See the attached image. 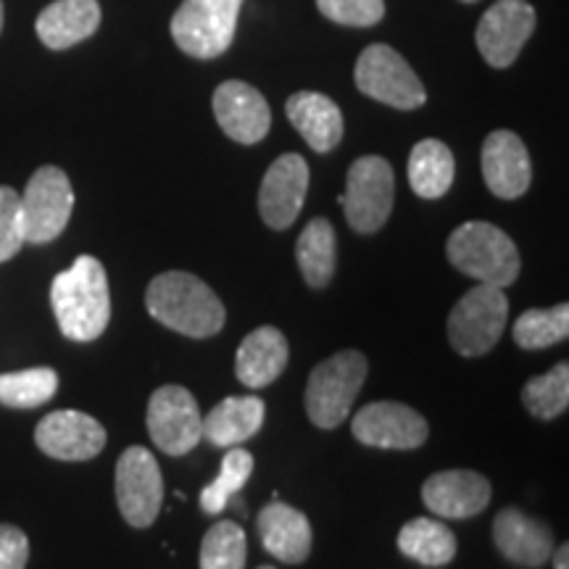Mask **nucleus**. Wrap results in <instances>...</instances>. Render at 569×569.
<instances>
[{
	"label": "nucleus",
	"mask_w": 569,
	"mask_h": 569,
	"mask_svg": "<svg viewBox=\"0 0 569 569\" xmlns=\"http://www.w3.org/2000/svg\"><path fill=\"white\" fill-rule=\"evenodd\" d=\"M569 336V303L551 309H528L515 322V343L525 351H540L565 343Z\"/></svg>",
	"instance_id": "29"
},
{
	"label": "nucleus",
	"mask_w": 569,
	"mask_h": 569,
	"mask_svg": "<svg viewBox=\"0 0 569 569\" xmlns=\"http://www.w3.org/2000/svg\"><path fill=\"white\" fill-rule=\"evenodd\" d=\"M259 538L267 553L284 565H301L311 553V522L303 511L290 507V503L272 501L261 509L259 519Z\"/></svg>",
	"instance_id": "20"
},
{
	"label": "nucleus",
	"mask_w": 569,
	"mask_h": 569,
	"mask_svg": "<svg viewBox=\"0 0 569 569\" xmlns=\"http://www.w3.org/2000/svg\"><path fill=\"white\" fill-rule=\"evenodd\" d=\"M34 443L51 459L88 461L106 448V430L96 417L84 415V411L61 409L40 419L38 430H34Z\"/></svg>",
	"instance_id": "14"
},
{
	"label": "nucleus",
	"mask_w": 569,
	"mask_h": 569,
	"mask_svg": "<svg viewBox=\"0 0 569 569\" xmlns=\"http://www.w3.org/2000/svg\"><path fill=\"white\" fill-rule=\"evenodd\" d=\"M30 561V540L13 525H0V569H24Z\"/></svg>",
	"instance_id": "35"
},
{
	"label": "nucleus",
	"mask_w": 569,
	"mask_h": 569,
	"mask_svg": "<svg viewBox=\"0 0 569 569\" xmlns=\"http://www.w3.org/2000/svg\"><path fill=\"white\" fill-rule=\"evenodd\" d=\"M369 361L361 351H340L311 369L306 386V415L322 430H336L348 419L356 396L367 382Z\"/></svg>",
	"instance_id": "4"
},
{
	"label": "nucleus",
	"mask_w": 569,
	"mask_h": 569,
	"mask_svg": "<svg viewBox=\"0 0 569 569\" xmlns=\"http://www.w3.org/2000/svg\"><path fill=\"white\" fill-rule=\"evenodd\" d=\"M0 30H3V0H0Z\"/></svg>",
	"instance_id": "37"
},
{
	"label": "nucleus",
	"mask_w": 569,
	"mask_h": 569,
	"mask_svg": "<svg viewBox=\"0 0 569 569\" xmlns=\"http://www.w3.org/2000/svg\"><path fill=\"white\" fill-rule=\"evenodd\" d=\"M148 436L159 451L184 457L201 443L203 417L196 396L182 386H163L148 401Z\"/></svg>",
	"instance_id": "11"
},
{
	"label": "nucleus",
	"mask_w": 569,
	"mask_h": 569,
	"mask_svg": "<svg viewBox=\"0 0 569 569\" xmlns=\"http://www.w3.org/2000/svg\"><path fill=\"white\" fill-rule=\"evenodd\" d=\"M353 438L369 448L388 451H415L430 436L427 419L407 403L375 401L356 411L351 419Z\"/></svg>",
	"instance_id": "12"
},
{
	"label": "nucleus",
	"mask_w": 569,
	"mask_h": 569,
	"mask_svg": "<svg viewBox=\"0 0 569 569\" xmlns=\"http://www.w3.org/2000/svg\"><path fill=\"white\" fill-rule=\"evenodd\" d=\"M284 111H288L290 124L309 142L311 151L330 153L343 140V113L338 103L322 92H296L284 103Z\"/></svg>",
	"instance_id": "21"
},
{
	"label": "nucleus",
	"mask_w": 569,
	"mask_h": 569,
	"mask_svg": "<svg viewBox=\"0 0 569 569\" xmlns=\"http://www.w3.org/2000/svg\"><path fill=\"white\" fill-rule=\"evenodd\" d=\"M398 551L425 567H443L457 557V536L438 519L417 517L398 532Z\"/></svg>",
	"instance_id": "27"
},
{
	"label": "nucleus",
	"mask_w": 569,
	"mask_h": 569,
	"mask_svg": "<svg viewBox=\"0 0 569 569\" xmlns=\"http://www.w3.org/2000/svg\"><path fill=\"white\" fill-rule=\"evenodd\" d=\"M461 3H475V0H461Z\"/></svg>",
	"instance_id": "38"
},
{
	"label": "nucleus",
	"mask_w": 569,
	"mask_h": 569,
	"mask_svg": "<svg viewBox=\"0 0 569 569\" xmlns=\"http://www.w3.org/2000/svg\"><path fill=\"white\" fill-rule=\"evenodd\" d=\"M267 407L256 396H230L203 417V438L217 448L243 446L261 430Z\"/></svg>",
	"instance_id": "24"
},
{
	"label": "nucleus",
	"mask_w": 569,
	"mask_h": 569,
	"mask_svg": "<svg viewBox=\"0 0 569 569\" xmlns=\"http://www.w3.org/2000/svg\"><path fill=\"white\" fill-rule=\"evenodd\" d=\"M51 306L63 338L90 343L101 338L111 322L109 277L96 256H80L67 272L56 274Z\"/></svg>",
	"instance_id": "1"
},
{
	"label": "nucleus",
	"mask_w": 569,
	"mask_h": 569,
	"mask_svg": "<svg viewBox=\"0 0 569 569\" xmlns=\"http://www.w3.org/2000/svg\"><path fill=\"white\" fill-rule=\"evenodd\" d=\"M59 390V375L51 367L0 375V403L11 409H38Z\"/></svg>",
	"instance_id": "28"
},
{
	"label": "nucleus",
	"mask_w": 569,
	"mask_h": 569,
	"mask_svg": "<svg viewBox=\"0 0 569 569\" xmlns=\"http://www.w3.org/2000/svg\"><path fill=\"white\" fill-rule=\"evenodd\" d=\"M213 117L227 138L243 146H256L272 127V111L259 90L251 84L230 80L213 92Z\"/></svg>",
	"instance_id": "16"
},
{
	"label": "nucleus",
	"mask_w": 569,
	"mask_h": 569,
	"mask_svg": "<svg viewBox=\"0 0 569 569\" xmlns=\"http://www.w3.org/2000/svg\"><path fill=\"white\" fill-rule=\"evenodd\" d=\"M536 9L528 0H496L478 24V48L493 69H507L536 30Z\"/></svg>",
	"instance_id": "13"
},
{
	"label": "nucleus",
	"mask_w": 569,
	"mask_h": 569,
	"mask_svg": "<svg viewBox=\"0 0 569 569\" xmlns=\"http://www.w3.org/2000/svg\"><path fill=\"white\" fill-rule=\"evenodd\" d=\"M251 472H253L251 453H248L246 448L232 446L230 451L224 453L217 480L209 482V486L201 490V509L206 515H222L227 503L232 501V496L238 493V490H243L248 478H251Z\"/></svg>",
	"instance_id": "30"
},
{
	"label": "nucleus",
	"mask_w": 569,
	"mask_h": 569,
	"mask_svg": "<svg viewBox=\"0 0 569 569\" xmlns=\"http://www.w3.org/2000/svg\"><path fill=\"white\" fill-rule=\"evenodd\" d=\"M243 0H184L172 17V38L193 59H217L232 46Z\"/></svg>",
	"instance_id": "6"
},
{
	"label": "nucleus",
	"mask_w": 569,
	"mask_h": 569,
	"mask_svg": "<svg viewBox=\"0 0 569 569\" xmlns=\"http://www.w3.org/2000/svg\"><path fill=\"white\" fill-rule=\"evenodd\" d=\"M248 540L246 532L232 519H222L203 536L198 567L201 569H246Z\"/></svg>",
	"instance_id": "31"
},
{
	"label": "nucleus",
	"mask_w": 569,
	"mask_h": 569,
	"mask_svg": "<svg viewBox=\"0 0 569 569\" xmlns=\"http://www.w3.org/2000/svg\"><path fill=\"white\" fill-rule=\"evenodd\" d=\"M425 507L443 519H469L486 511L490 503V482L469 469H446L425 480Z\"/></svg>",
	"instance_id": "18"
},
{
	"label": "nucleus",
	"mask_w": 569,
	"mask_h": 569,
	"mask_svg": "<svg viewBox=\"0 0 569 569\" xmlns=\"http://www.w3.org/2000/svg\"><path fill=\"white\" fill-rule=\"evenodd\" d=\"M493 543L511 565L538 569L551 559L553 532L540 519L507 507L493 519Z\"/></svg>",
	"instance_id": "19"
},
{
	"label": "nucleus",
	"mask_w": 569,
	"mask_h": 569,
	"mask_svg": "<svg viewBox=\"0 0 569 569\" xmlns=\"http://www.w3.org/2000/svg\"><path fill=\"white\" fill-rule=\"evenodd\" d=\"M551 561H553V569H569V546L561 543L559 549H557V546H553Z\"/></svg>",
	"instance_id": "36"
},
{
	"label": "nucleus",
	"mask_w": 569,
	"mask_h": 569,
	"mask_svg": "<svg viewBox=\"0 0 569 569\" xmlns=\"http://www.w3.org/2000/svg\"><path fill=\"white\" fill-rule=\"evenodd\" d=\"M296 259L309 288H327L330 284L332 277H336L338 243L336 230L327 219L317 217L303 227L301 238L296 243Z\"/></svg>",
	"instance_id": "26"
},
{
	"label": "nucleus",
	"mask_w": 569,
	"mask_h": 569,
	"mask_svg": "<svg viewBox=\"0 0 569 569\" xmlns=\"http://www.w3.org/2000/svg\"><path fill=\"white\" fill-rule=\"evenodd\" d=\"M24 243L21 198L9 184H0V264L13 259Z\"/></svg>",
	"instance_id": "33"
},
{
	"label": "nucleus",
	"mask_w": 569,
	"mask_h": 569,
	"mask_svg": "<svg viewBox=\"0 0 569 569\" xmlns=\"http://www.w3.org/2000/svg\"><path fill=\"white\" fill-rule=\"evenodd\" d=\"M146 309L156 322L188 338H213L224 327L227 311L217 293L188 272H163L146 290Z\"/></svg>",
	"instance_id": "2"
},
{
	"label": "nucleus",
	"mask_w": 569,
	"mask_h": 569,
	"mask_svg": "<svg viewBox=\"0 0 569 569\" xmlns=\"http://www.w3.org/2000/svg\"><path fill=\"white\" fill-rule=\"evenodd\" d=\"M446 253L453 269L493 288H507L522 269L515 240L490 222H465L457 227L448 234Z\"/></svg>",
	"instance_id": "3"
},
{
	"label": "nucleus",
	"mask_w": 569,
	"mask_h": 569,
	"mask_svg": "<svg viewBox=\"0 0 569 569\" xmlns=\"http://www.w3.org/2000/svg\"><path fill=\"white\" fill-rule=\"evenodd\" d=\"M327 19L343 27H375L386 17V0H317Z\"/></svg>",
	"instance_id": "34"
},
{
	"label": "nucleus",
	"mask_w": 569,
	"mask_h": 569,
	"mask_svg": "<svg viewBox=\"0 0 569 569\" xmlns=\"http://www.w3.org/2000/svg\"><path fill=\"white\" fill-rule=\"evenodd\" d=\"M457 177V161L446 142L427 138L411 148L409 156V184L425 201H436L451 190Z\"/></svg>",
	"instance_id": "25"
},
{
	"label": "nucleus",
	"mask_w": 569,
	"mask_h": 569,
	"mask_svg": "<svg viewBox=\"0 0 569 569\" xmlns=\"http://www.w3.org/2000/svg\"><path fill=\"white\" fill-rule=\"evenodd\" d=\"M482 177L488 190L503 201L528 193L532 182L530 153L517 132L496 130L482 142Z\"/></svg>",
	"instance_id": "17"
},
{
	"label": "nucleus",
	"mask_w": 569,
	"mask_h": 569,
	"mask_svg": "<svg viewBox=\"0 0 569 569\" xmlns=\"http://www.w3.org/2000/svg\"><path fill=\"white\" fill-rule=\"evenodd\" d=\"M113 488H117V507L127 525L138 530L151 528L161 511L163 478L159 461L148 448H124V453L117 461Z\"/></svg>",
	"instance_id": "10"
},
{
	"label": "nucleus",
	"mask_w": 569,
	"mask_h": 569,
	"mask_svg": "<svg viewBox=\"0 0 569 569\" xmlns=\"http://www.w3.org/2000/svg\"><path fill=\"white\" fill-rule=\"evenodd\" d=\"M356 88L390 109L411 111L427 101V92L409 61L390 46H369L356 61Z\"/></svg>",
	"instance_id": "8"
},
{
	"label": "nucleus",
	"mask_w": 569,
	"mask_h": 569,
	"mask_svg": "<svg viewBox=\"0 0 569 569\" xmlns=\"http://www.w3.org/2000/svg\"><path fill=\"white\" fill-rule=\"evenodd\" d=\"M259 569H277V567H259Z\"/></svg>",
	"instance_id": "39"
},
{
	"label": "nucleus",
	"mask_w": 569,
	"mask_h": 569,
	"mask_svg": "<svg viewBox=\"0 0 569 569\" xmlns=\"http://www.w3.org/2000/svg\"><path fill=\"white\" fill-rule=\"evenodd\" d=\"M393 167L382 156H361L348 169L346 193L338 198V203L346 209L351 230L372 234L388 222L393 211Z\"/></svg>",
	"instance_id": "7"
},
{
	"label": "nucleus",
	"mask_w": 569,
	"mask_h": 569,
	"mask_svg": "<svg viewBox=\"0 0 569 569\" xmlns=\"http://www.w3.org/2000/svg\"><path fill=\"white\" fill-rule=\"evenodd\" d=\"M101 27L98 0H56L40 11L34 30L51 51H67L77 42L88 40Z\"/></svg>",
	"instance_id": "22"
},
{
	"label": "nucleus",
	"mask_w": 569,
	"mask_h": 569,
	"mask_svg": "<svg viewBox=\"0 0 569 569\" xmlns=\"http://www.w3.org/2000/svg\"><path fill=\"white\" fill-rule=\"evenodd\" d=\"M309 193V167L303 156L284 153L267 169L259 190V213L272 230H288Z\"/></svg>",
	"instance_id": "15"
},
{
	"label": "nucleus",
	"mask_w": 569,
	"mask_h": 569,
	"mask_svg": "<svg viewBox=\"0 0 569 569\" xmlns=\"http://www.w3.org/2000/svg\"><path fill=\"white\" fill-rule=\"evenodd\" d=\"M509 322V298L503 288L475 284L448 315V340L461 356H482L501 340Z\"/></svg>",
	"instance_id": "5"
},
{
	"label": "nucleus",
	"mask_w": 569,
	"mask_h": 569,
	"mask_svg": "<svg viewBox=\"0 0 569 569\" xmlns=\"http://www.w3.org/2000/svg\"><path fill=\"white\" fill-rule=\"evenodd\" d=\"M21 198V219H24L27 243H51L67 230L71 209H74V190L69 177L59 167H40L30 177Z\"/></svg>",
	"instance_id": "9"
},
{
	"label": "nucleus",
	"mask_w": 569,
	"mask_h": 569,
	"mask_svg": "<svg viewBox=\"0 0 569 569\" xmlns=\"http://www.w3.org/2000/svg\"><path fill=\"white\" fill-rule=\"evenodd\" d=\"M522 403L536 419H557L569 407V367L561 361L551 372L532 377L522 388Z\"/></svg>",
	"instance_id": "32"
},
{
	"label": "nucleus",
	"mask_w": 569,
	"mask_h": 569,
	"mask_svg": "<svg viewBox=\"0 0 569 569\" xmlns=\"http://www.w3.org/2000/svg\"><path fill=\"white\" fill-rule=\"evenodd\" d=\"M288 353V340L277 327H259L240 343L234 356V375L248 388H267L284 372Z\"/></svg>",
	"instance_id": "23"
}]
</instances>
